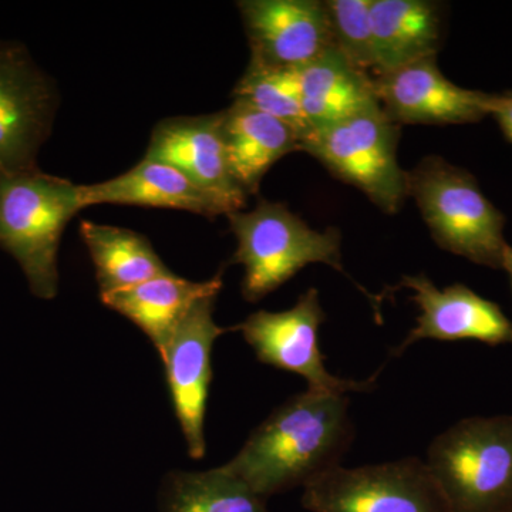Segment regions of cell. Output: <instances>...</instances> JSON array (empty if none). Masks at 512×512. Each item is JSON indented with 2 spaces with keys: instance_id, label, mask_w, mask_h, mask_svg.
Returning <instances> with one entry per match:
<instances>
[{
  "instance_id": "6da1fadb",
  "label": "cell",
  "mask_w": 512,
  "mask_h": 512,
  "mask_svg": "<svg viewBox=\"0 0 512 512\" xmlns=\"http://www.w3.org/2000/svg\"><path fill=\"white\" fill-rule=\"evenodd\" d=\"M353 440L348 396L306 390L275 409L222 468L266 501L340 466Z\"/></svg>"
},
{
  "instance_id": "7a4b0ae2",
  "label": "cell",
  "mask_w": 512,
  "mask_h": 512,
  "mask_svg": "<svg viewBox=\"0 0 512 512\" xmlns=\"http://www.w3.org/2000/svg\"><path fill=\"white\" fill-rule=\"evenodd\" d=\"M83 208L82 185L37 168L0 173V247L18 261L39 298L57 295L60 238Z\"/></svg>"
},
{
  "instance_id": "3957f363",
  "label": "cell",
  "mask_w": 512,
  "mask_h": 512,
  "mask_svg": "<svg viewBox=\"0 0 512 512\" xmlns=\"http://www.w3.org/2000/svg\"><path fill=\"white\" fill-rule=\"evenodd\" d=\"M413 197L436 244L473 264L503 269L508 244L503 212L485 197L476 178L439 156L407 173Z\"/></svg>"
},
{
  "instance_id": "277c9868",
  "label": "cell",
  "mask_w": 512,
  "mask_h": 512,
  "mask_svg": "<svg viewBox=\"0 0 512 512\" xmlns=\"http://www.w3.org/2000/svg\"><path fill=\"white\" fill-rule=\"evenodd\" d=\"M427 467L450 512L512 510V416L457 421L431 441Z\"/></svg>"
},
{
  "instance_id": "5b68a950",
  "label": "cell",
  "mask_w": 512,
  "mask_h": 512,
  "mask_svg": "<svg viewBox=\"0 0 512 512\" xmlns=\"http://www.w3.org/2000/svg\"><path fill=\"white\" fill-rule=\"evenodd\" d=\"M228 220L238 241L231 262L245 269V301H261L311 264L345 274L339 229L316 231L282 202L262 198L254 210L234 212Z\"/></svg>"
},
{
  "instance_id": "8992f818",
  "label": "cell",
  "mask_w": 512,
  "mask_h": 512,
  "mask_svg": "<svg viewBox=\"0 0 512 512\" xmlns=\"http://www.w3.org/2000/svg\"><path fill=\"white\" fill-rule=\"evenodd\" d=\"M399 138V124L376 103L348 119L309 131L302 138V153L362 191L386 214H396L407 198V173L397 160Z\"/></svg>"
},
{
  "instance_id": "52a82bcc",
  "label": "cell",
  "mask_w": 512,
  "mask_h": 512,
  "mask_svg": "<svg viewBox=\"0 0 512 512\" xmlns=\"http://www.w3.org/2000/svg\"><path fill=\"white\" fill-rule=\"evenodd\" d=\"M302 505L311 512H450L426 461L417 457L340 464L303 487Z\"/></svg>"
},
{
  "instance_id": "ba28073f",
  "label": "cell",
  "mask_w": 512,
  "mask_h": 512,
  "mask_svg": "<svg viewBox=\"0 0 512 512\" xmlns=\"http://www.w3.org/2000/svg\"><path fill=\"white\" fill-rule=\"evenodd\" d=\"M325 320L320 293L316 288H309L291 309L252 313L235 329L254 349L259 362L302 376L312 392L340 396L372 392L376 375L359 382L342 379L326 369L319 343L320 328Z\"/></svg>"
},
{
  "instance_id": "9c48e42d",
  "label": "cell",
  "mask_w": 512,
  "mask_h": 512,
  "mask_svg": "<svg viewBox=\"0 0 512 512\" xmlns=\"http://www.w3.org/2000/svg\"><path fill=\"white\" fill-rule=\"evenodd\" d=\"M218 295L201 299L171 333L160 352L175 414L180 421L188 453L205 456V413L212 380L211 352L215 340L234 328H221L214 320Z\"/></svg>"
},
{
  "instance_id": "30bf717a",
  "label": "cell",
  "mask_w": 512,
  "mask_h": 512,
  "mask_svg": "<svg viewBox=\"0 0 512 512\" xmlns=\"http://www.w3.org/2000/svg\"><path fill=\"white\" fill-rule=\"evenodd\" d=\"M55 111V87L28 52L0 45V173L36 168Z\"/></svg>"
},
{
  "instance_id": "8fae6325",
  "label": "cell",
  "mask_w": 512,
  "mask_h": 512,
  "mask_svg": "<svg viewBox=\"0 0 512 512\" xmlns=\"http://www.w3.org/2000/svg\"><path fill=\"white\" fill-rule=\"evenodd\" d=\"M384 113L399 124H471L491 114L493 94L468 90L441 73L437 56L426 57L373 79Z\"/></svg>"
},
{
  "instance_id": "7c38bea8",
  "label": "cell",
  "mask_w": 512,
  "mask_h": 512,
  "mask_svg": "<svg viewBox=\"0 0 512 512\" xmlns=\"http://www.w3.org/2000/svg\"><path fill=\"white\" fill-rule=\"evenodd\" d=\"M400 288L413 291L419 306L417 325L393 350L400 356L420 340H476L490 346L512 345V320L497 303L463 284L437 288L426 275L404 276Z\"/></svg>"
},
{
  "instance_id": "4fadbf2b",
  "label": "cell",
  "mask_w": 512,
  "mask_h": 512,
  "mask_svg": "<svg viewBox=\"0 0 512 512\" xmlns=\"http://www.w3.org/2000/svg\"><path fill=\"white\" fill-rule=\"evenodd\" d=\"M238 9L251 62L298 70L333 46L325 2L244 0Z\"/></svg>"
},
{
  "instance_id": "5bb4252c",
  "label": "cell",
  "mask_w": 512,
  "mask_h": 512,
  "mask_svg": "<svg viewBox=\"0 0 512 512\" xmlns=\"http://www.w3.org/2000/svg\"><path fill=\"white\" fill-rule=\"evenodd\" d=\"M146 158L173 165L228 208L244 210L247 192L235 180L225 151L221 113L160 121L151 134Z\"/></svg>"
},
{
  "instance_id": "9a60e30c",
  "label": "cell",
  "mask_w": 512,
  "mask_h": 512,
  "mask_svg": "<svg viewBox=\"0 0 512 512\" xmlns=\"http://www.w3.org/2000/svg\"><path fill=\"white\" fill-rule=\"evenodd\" d=\"M82 202L84 208L99 204L137 205L188 211L208 218L229 215L218 198L173 165L146 157L119 177L82 185Z\"/></svg>"
},
{
  "instance_id": "2e32d148",
  "label": "cell",
  "mask_w": 512,
  "mask_h": 512,
  "mask_svg": "<svg viewBox=\"0 0 512 512\" xmlns=\"http://www.w3.org/2000/svg\"><path fill=\"white\" fill-rule=\"evenodd\" d=\"M221 131L229 167L248 197L281 158L302 153L298 131L241 101L221 111Z\"/></svg>"
},
{
  "instance_id": "e0dca14e",
  "label": "cell",
  "mask_w": 512,
  "mask_h": 512,
  "mask_svg": "<svg viewBox=\"0 0 512 512\" xmlns=\"http://www.w3.org/2000/svg\"><path fill=\"white\" fill-rule=\"evenodd\" d=\"M440 3L431 0H372L375 72L383 74L437 56L443 37Z\"/></svg>"
},
{
  "instance_id": "ac0fdd59",
  "label": "cell",
  "mask_w": 512,
  "mask_h": 512,
  "mask_svg": "<svg viewBox=\"0 0 512 512\" xmlns=\"http://www.w3.org/2000/svg\"><path fill=\"white\" fill-rule=\"evenodd\" d=\"M298 79L308 133L379 103L373 77L349 62L335 46L298 69Z\"/></svg>"
},
{
  "instance_id": "d6986e66",
  "label": "cell",
  "mask_w": 512,
  "mask_h": 512,
  "mask_svg": "<svg viewBox=\"0 0 512 512\" xmlns=\"http://www.w3.org/2000/svg\"><path fill=\"white\" fill-rule=\"evenodd\" d=\"M221 288V274L205 282H192L170 274L124 291L100 295V299L111 311L126 316L143 330L160 353L191 309L201 299L218 295Z\"/></svg>"
},
{
  "instance_id": "ffe728a7",
  "label": "cell",
  "mask_w": 512,
  "mask_h": 512,
  "mask_svg": "<svg viewBox=\"0 0 512 512\" xmlns=\"http://www.w3.org/2000/svg\"><path fill=\"white\" fill-rule=\"evenodd\" d=\"M80 235L92 256L100 295L173 274L150 241L130 229L83 221Z\"/></svg>"
},
{
  "instance_id": "44dd1931",
  "label": "cell",
  "mask_w": 512,
  "mask_h": 512,
  "mask_svg": "<svg viewBox=\"0 0 512 512\" xmlns=\"http://www.w3.org/2000/svg\"><path fill=\"white\" fill-rule=\"evenodd\" d=\"M161 512H269L264 498L218 467L204 473H171L160 498Z\"/></svg>"
},
{
  "instance_id": "7402d4cb",
  "label": "cell",
  "mask_w": 512,
  "mask_h": 512,
  "mask_svg": "<svg viewBox=\"0 0 512 512\" xmlns=\"http://www.w3.org/2000/svg\"><path fill=\"white\" fill-rule=\"evenodd\" d=\"M234 100L284 121L298 131L301 138L308 133L302 111L298 70L265 66L249 60L247 72L235 86Z\"/></svg>"
},
{
  "instance_id": "603a6c76",
  "label": "cell",
  "mask_w": 512,
  "mask_h": 512,
  "mask_svg": "<svg viewBox=\"0 0 512 512\" xmlns=\"http://www.w3.org/2000/svg\"><path fill=\"white\" fill-rule=\"evenodd\" d=\"M325 8L333 46L359 69L375 70L372 0H326Z\"/></svg>"
},
{
  "instance_id": "cb8c5ba5",
  "label": "cell",
  "mask_w": 512,
  "mask_h": 512,
  "mask_svg": "<svg viewBox=\"0 0 512 512\" xmlns=\"http://www.w3.org/2000/svg\"><path fill=\"white\" fill-rule=\"evenodd\" d=\"M491 117H494L507 140L512 144V90L493 94Z\"/></svg>"
},
{
  "instance_id": "d4e9b609",
  "label": "cell",
  "mask_w": 512,
  "mask_h": 512,
  "mask_svg": "<svg viewBox=\"0 0 512 512\" xmlns=\"http://www.w3.org/2000/svg\"><path fill=\"white\" fill-rule=\"evenodd\" d=\"M503 269L505 272H507L508 275H510L511 289H512V247H511V245H510V247H508L507 252H505Z\"/></svg>"
},
{
  "instance_id": "484cf974",
  "label": "cell",
  "mask_w": 512,
  "mask_h": 512,
  "mask_svg": "<svg viewBox=\"0 0 512 512\" xmlns=\"http://www.w3.org/2000/svg\"><path fill=\"white\" fill-rule=\"evenodd\" d=\"M508 512H512V510H511V511H508Z\"/></svg>"
}]
</instances>
